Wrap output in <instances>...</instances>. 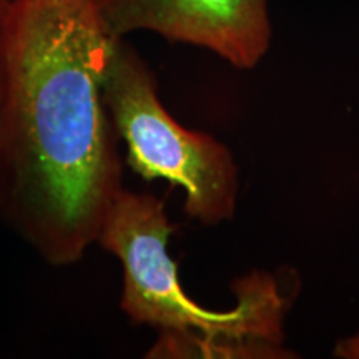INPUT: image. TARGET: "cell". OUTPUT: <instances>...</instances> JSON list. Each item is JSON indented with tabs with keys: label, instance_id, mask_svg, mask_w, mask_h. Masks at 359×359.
I'll list each match as a JSON object with an SVG mask.
<instances>
[{
	"label": "cell",
	"instance_id": "cell-6",
	"mask_svg": "<svg viewBox=\"0 0 359 359\" xmlns=\"http://www.w3.org/2000/svg\"><path fill=\"white\" fill-rule=\"evenodd\" d=\"M8 0H0V30H2V20L6 15ZM2 100H4V77H2V57H0V123H2Z\"/></svg>",
	"mask_w": 359,
	"mask_h": 359
},
{
	"label": "cell",
	"instance_id": "cell-2",
	"mask_svg": "<svg viewBox=\"0 0 359 359\" xmlns=\"http://www.w3.org/2000/svg\"><path fill=\"white\" fill-rule=\"evenodd\" d=\"M175 226L165 201L120 191L97 245L122 263L120 308L135 325L160 330L148 358H290L281 348L285 298L273 276L253 273L233 286L236 306L210 311L193 302L168 255Z\"/></svg>",
	"mask_w": 359,
	"mask_h": 359
},
{
	"label": "cell",
	"instance_id": "cell-3",
	"mask_svg": "<svg viewBox=\"0 0 359 359\" xmlns=\"http://www.w3.org/2000/svg\"><path fill=\"white\" fill-rule=\"evenodd\" d=\"M103 100L135 173L182 188L185 213L196 222L233 218L240 182L230 150L173 118L160 100L154 72L125 39L116 42L107 65Z\"/></svg>",
	"mask_w": 359,
	"mask_h": 359
},
{
	"label": "cell",
	"instance_id": "cell-1",
	"mask_svg": "<svg viewBox=\"0 0 359 359\" xmlns=\"http://www.w3.org/2000/svg\"><path fill=\"white\" fill-rule=\"evenodd\" d=\"M93 0H8L0 30V213L48 264L80 262L123 190Z\"/></svg>",
	"mask_w": 359,
	"mask_h": 359
},
{
	"label": "cell",
	"instance_id": "cell-4",
	"mask_svg": "<svg viewBox=\"0 0 359 359\" xmlns=\"http://www.w3.org/2000/svg\"><path fill=\"white\" fill-rule=\"evenodd\" d=\"M115 39L147 30L172 42L208 48L238 69L268 52V0H93Z\"/></svg>",
	"mask_w": 359,
	"mask_h": 359
},
{
	"label": "cell",
	"instance_id": "cell-5",
	"mask_svg": "<svg viewBox=\"0 0 359 359\" xmlns=\"http://www.w3.org/2000/svg\"><path fill=\"white\" fill-rule=\"evenodd\" d=\"M334 356L344 359H359V334L338 343V346L334 349Z\"/></svg>",
	"mask_w": 359,
	"mask_h": 359
}]
</instances>
